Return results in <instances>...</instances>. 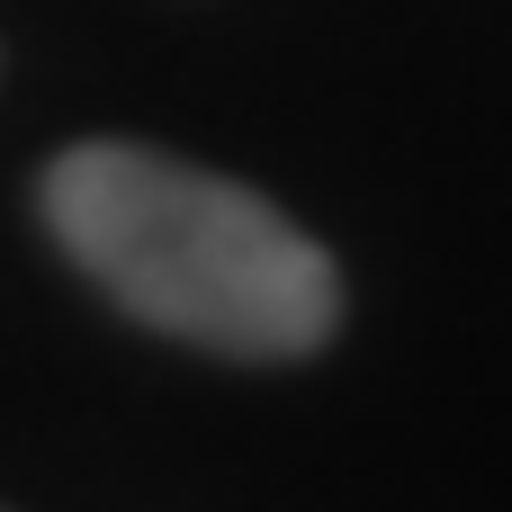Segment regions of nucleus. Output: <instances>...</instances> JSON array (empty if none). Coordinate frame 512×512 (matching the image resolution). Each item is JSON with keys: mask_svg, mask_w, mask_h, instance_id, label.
Here are the masks:
<instances>
[{"mask_svg": "<svg viewBox=\"0 0 512 512\" xmlns=\"http://www.w3.org/2000/svg\"><path fill=\"white\" fill-rule=\"evenodd\" d=\"M45 243L144 333L234 360L297 369L342 333V261L261 189L135 144L81 135L36 171Z\"/></svg>", "mask_w": 512, "mask_h": 512, "instance_id": "1", "label": "nucleus"}, {"mask_svg": "<svg viewBox=\"0 0 512 512\" xmlns=\"http://www.w3.org/2000/svg\"><path fill=\"white\" fill-rule=\"evenodd\" d=\"M0 512H18V504H0Z\"/></svg>", "mask_w": 512, "mask_h": 512, "instance_id": "2", "label": "nucleus"}]
</instances>
